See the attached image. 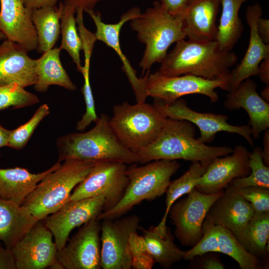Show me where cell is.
<instances>
[{"label":"cell","mask_w":269,"mask_h":269,"mask_svg":"<svg viewBox=\"0 0 269 269\" xmlns=\"http://www.w3.org/2000/svg\"><path fill=\"white\" fill-rule=\"evenodd\" d=\"M213 252L219 253L216 226L204 221L202 238L190 250L185 251L183 260L191 261L197 256Z\"/></svg>","instance_id":"8d00e7d4"},{"label":"cell","mask_w":269,"mask_h":269,"mask_svg":"<svg viewBox=\"0 0 269 269\" xmlns=\"http://www.w3.org/2000/svg\"><path fill=\"white\" fill-rule=\"evenodd\" d=\"M221 0H190L183 17V29L188 39L216 40L217 15Z\"/></svg>","instance_id":"603a6c76"},{"label":"cell","mask_w":269,"mask_h":269,"mask_svg":"<svg viewBox=\"0 0 269 269\" xmlns=\"http://www.w3.org/2000/svg\"><path fill=\"white\" fill-rule=\"evenodd\" d=\"M5 38V36L0 31V40Z\"/></svg>","instance_id":"816d5d0a"},{"label":"cell","mask_w":269,"mask_h":269,"mask_svg":"<svg viewBox=\"0 0 269 269\" xmlns=\"http://www.w3.org/2000/svg\"><path fill=\"white\" fill-rule=\"evenodd\" d=\"M269 238V212L255 213L249 222L239 242L257 258L267 255Z\"/></svg>","instance_id":"4dcf8cb0"},{"label":"cell","mask_w":269,"mask_h":269,"mask_svg":"<svg viewBox=\"0 0 269 269\" xmlns=\"http://www.w3.org/2000/svg\"><path fill=\"white\" fill-rule=\"evenodd\" d=\"M75 9L65 5L61 18L60 32L62 39L59 48L66 50L76 66L77 71L82 73V66L80 53L82 49V41L76 25L74 16Z\"/></svg>","instance_id":"1f68e13d"},{"label":"cell","mask_w":269,"mask_h":269,"mask_svg":"<svg viewBox=\"0 0 269 269\" xmlns=\"http://www.w3.org/2000/svg\"><path fill=\"white\" fill-rule=\"evenodd\" d=\"M39 102L36 95L17 85L0 86V110L10 107L22 108Z\"/></svg>","instance_id":"e575fe53"},{"label":"cell","mask_w":269,"mask_h":269,"mask_svg":"<svg viewBox=\"0 0 269 269\" xmlns=\"http://www.w3.org/2000/svg\"><path fill=\"white\" fill-rule=\"evenodd\" d=\"M237 189L240 194L251 204L254 213L269 212V188L248 186Z\"/></svg>","instance_id":"74e56055"},{"label":"cell","mask_w":269,"mask_h":269,"mask_svg":"<svg viewBox=\"0 0 269 269\" xmlns=\"http://www.w3.org/2000/svg\"><path fill=\"white\" fill-rule=\"evenodd\" d=\"M11 130L3 128L0 124V148L8 146Z\"/></svg>","instance_id":"681fc988"},{"label":"cell","mask_w":269,"mask_h":269,"mask_svg":"<svg viewBox=\"0 0 269 269\" xmlns=\"http://www.w3.org/2000/svg\"><path fill=\"white\" fill-rule=\"evenodd\" d=\"M84 77V84L81 89L86 104V111L81 119L77 124L76 129L79 131H83L92 122L95 123L98 120L94 100L90 82V75L88 72L82 73Z\"/></svg>","instance_id":"f35d334b"},{"label":"cell","mask_w":269,"mask_h":269,"mask_svg":"<svg viewBox=\"0 0 269 269\" xmlns=\"http://www.w3.org/2000/svg\"><path fill=\"white\" fill-rule=\"evenodd\" d=\"M138 166L130 164L126 174L128 183L121 200L97 219L113 220L123 216L144 200H153L166 193L171 178L180 167L176 160L159 159Z\"/></svg>","instance_id":"277c9868"},{"label":"cell","mask_w":269,"mask_h":269,"mask_svg":"<svg viewBox=\"0 0 269 269\" xmlns=\"http://www.w3.org/2000/svg\"><path fill=\"white\" fill-rule=\"evenodd\" d=\"M96 163L75 159L64 161L38 183L22 205L37 220H44L70 201L74 188Z\"/></svg>","instance_id":"8992f818"},{"label":"cell","mask_w":269,"mask_h":269,"mask_svg":"<svg viewBox=\"0 0 269 269\" xmlns=\"http://www.w3.org/2000/svg\"><path fill=\"white\" fill-rule=\"evenodd\" d=\"M127 164L118 162H97L91 171L73 190L70 201L103 195V212L114 207L122 199L128 183Z\"/></svg>","instance_id":"9c48e42d"},{"label":"cell","mask_w":269,"mask_h":269,"mask_svg":"<svg viewBox=\"0 0 269 269\" xmlns=\"http://www.w3.org/2000/svg\"><path fill=\"white\" fill-rule=\"evenodd\" d=\"M21 45L5 40L0 45V86L15 84L22 88L36 81V60Z\"/></svg>","instance_id":"7402d4cb"},{"label":"cell","mask_w":269,"mask_h":269,"mask_svg":"<svg viewBox=\"0 0 269 269\" xmlns=\"http://www.w3.org/2000/svg\"><path fill=\"white\" fill-rule=\"evenodd\" d=\"M201 257L199 264L196 266L197 269H223L225 266L221 260L213 255L199 256Z\"/></svg>","instance_id":"b9f144b4"},{"label":"cell","mask_w":269,"mask_h":269,"mask_svg":"<svg viewBox=\"0 0 269 269\" xmlns=\"http://www.w3.org/2000/svg\"><path fill=\"white\" fill-rule=\"evenodd\" d=\"M250 173L235 178L227 185L237 189L248 186H261L269 188V166L266 165L262 155V148L256 146L249 152Z\"/></svg>","instance_id":"836d02e7"},{"label":"cell","mask_w":269,"mask_h":269,"mask_svg":"<svg viewBox=\"0 0 269 269\" xmlns=\"http://www.w3.org/2000/svg\"><path fill=\"white\" fill-rule=\"evenodd\" d=\"M216 226L219 253L231 257L241 269H257L260 262L256 257L248 252L228 229Z\"/></svg>","instance_id":"d6a6232c"},{"label":"cell","mask_w":269,"mask_h":269,"mask_svg":"<svg viewBox=\"0 0 269 269\" xmlns=\"http://www.w3.org/2000/svg\"><path fill=\"white\" fill-rule=\"evenodd\" d=\"M166 119L153 105L126 101L113 106L110 124L121 143L134 152L156 139Z\"/></svg>","instance_id":"52a82bcc"},{"label":"cell","mask_w":269,"mask_h":269,"mask_svg":"<svg viewBox=\"0 0 269 269\" xmlns=\"http://www.w3.org/2000/svg\"></svg>","instance_id":"f5cc1de1"},{"label":"cell","mask_w":269,"mask_h":269,"mask_svg":"<svg viewBox=\"0 0 269 269\" xmlns=\"http://www.w3.org/2000/svg\"><path fill=\"white\" fill-rule=\"evenodd\" d=\"M183 21V17L170 15L158 1L130 21L131 28L136 32L139 41L145 45L139 63L142 75L149 72L154 63L162 61L173 43L186 38Z\"/></svg>","instance_id":"5b68a950"},{"label":"cell","mask_w":269,"mask_h":269,"mask_svg":"<svg viewBox=\"0 0 269 269\" xmlns=\"http://www.w3.org/2000/svg\"><path fill=\"white\" fill-rule=\"evenodd\" d=\"M262 98L266 102L269 103V86H266L263 89L260 95Z\"/></svg>","instance_id":"f907efd6"},{"label":"cell","mask_w":269,"mask_h":269,"mask_svg":"<svg viewBox=\"0 0 269 269\" xmlns=\"http://www.w3.org/2000/svg\"><path fill=\"white\" fill-rule=\"evenodd\" d=\"M249 151L244 145H236L230 154L215 158L197 180L195 189L204 194L224 190L233 179L248 175Z\"/></svg>","instance_id":"2e32d148"},{"label":"cell","mask_w":269,"mask_h":269,"mask_svg":"<svg viewBox=\"0 0 269 269\" xmlns=\"http://www.w3.org/2000/svg\"><path fill=\"white\" fill-rule=\"evenodd\" d=\"M136 215L101 221V267L103 269H131L129 248L131 234L139 230Z\"/></svg>","instance_id":"7c38bea8"},{"label":"cell","mask_w":269,"mask_h":269,"mask_svg":"<svg viewBox=\"0 0 269 269\" xmlns=\"http://www.w3.org/2000/svg\"><path fill=\"white\" fill-rule=\"evenodd\" d=\"M52 237L44 220H38L11 249L16 269L49 268L58 251Z\"/></svg>","instance_id":"9a60e30c"},{"label":"cell","mask_w":269,"mask_h":269,"mask_svg":"<svg viewBox=\"0 0 269 269\" xmlns=\"http://www.w3.org/2000/svg\"><path fill=\"white\" fill-rule=\"evenodd\" d=\"M102 0H64V4L75 9L81 8L87 12L94 9L96 4Z\"/></svg>","instance_id":"ee69618b"},{"label":"cell","mask_w":269,"mask_h":269,"mask_svg":"<svg viewBox=\"0 0 269 269\" xmlns=\"http://www.w3.org/2000/svg\"><path fill=\"white\" fill-rule=\"evenodd\" d=\"M105 200V196L101 195L69 201L43 220L53 235L57 250L65 246L74 229L97 219L103 211Z\"/></svg>","instance_id":"5bb4252c"},{"label":"cell","mask_w":269,"mask_h":269,"mask_svg":"<svg viewBox=\"0 0 269 269\" xmlns=\"http://www.w3.org/2000/svg\"><path fill=\"white\" fill-rule=\"evenodd\" d=\"M22 205L0 198V241L11 250L38 221Z\"/></svg>","instance_id":"d4e9b609"},{"label":"cell","mask_w":269,"mask_h":269,"mask_svg":"<svg viewBox=\"0 0 269 269\" xmlns=\"http://www.w3.org/2000/svg\"><path fill=\"white\" fill-rule=\"evenodd\" d=\"M254 214L251 204L230 185L210 208L205 221L228 229L240 242Z\"/></svg>","instance_id":"e0dca14e"},{"label":"cell","mask_w":269,"mask_h":269,"mask_svg":"<svg viewBox=\"0 0 269 269\" xmlns=\"http://www.w3.org/2000/svg\"><path fill=\"white\" fill-rule=\"evenodd\" d=\"M262 155L264 162L267 166L269 165V129L264 131Z\"/></svg>","instance_id":"c3c4849f"},{"label":"cell","mask_w":269,"mask_h":269,"mask_svg":"<svg viewBox=\"0 0 269 269\" xmlns=\"http://www.w3.org/2000/svg\"><path fill=\"white\" fill-rule=\"evenodd\" d=\"M61 164L58 160L49 169L37 174L19 167L0 168V198L22 205L38 183Z\"/></svg>","instance_id":"cb8c5ba5"},{"label":"cell","mask_w":269,"mask_h":269,"mask_svg":"<svg viewBox=\"0 0 269 269\" xmlns=\"http://www.w3.org/2000/svg\"><path fill=\"white\" fill-rule=\"evenodd\" d=\"M58 161L75 159L85 161L139 163L138 156L119 140L110 124L108 115L102 114L95 126L84 133H72L56 141Z\"/></svg>","instance_id":"3957f363"},{"label":"cell","mask_w":269,"mask_h":269,"mask_svg":"<svg viewBox=\"0 0 269 269\" xmlns=\"http://www.w3.org/2000/svg\"><path fill=\"white\" fill-rule=\"evenodd\" d=\"M238 57L220 48L216 40H180L160 63L158 71L166 75L191 74L209 80L227 81Z\"/></svg>","instance_id":"6da1fadb"},{"label":"cell","mask_w":269,"mask_h":269,"mask_svg":"<svg viewBox=\"0 0 269 269\" xmlns=\"http://www.w3.org/2000/svg\"><path fill=\"white\" fill-rule=\"evenodd\" d=\"M211 161L193 162L181 176L171 181L165 193V212L160 222L157 225L158 227L162 229L167 227L166 220L171 207L181 196L187 194L195 188L197 180L205 172Z\"/></svg>","instance_id":"f546056e"},{"label":"cell","mask_w":269,"mask_h":269,"mask_svg":"<svg viewBox=\"0 0 269 269\" xmlns=\"http://www.w3.org/2000/svg\"><path fill=\"white\" fill-rule=\"evenodd\" d=\"M145 240L147 252L165 269H170L184 259L185 251L181 250L173 241L168 228L161 229L151 226L148 229L139 227Z\"/></svg>","instance_id":"484cf974"},{"label":"cell","mask_w":269,"mask_h":269,"mask_svg":"<svg viewBox=\"0 0 269 269\" xmlns=\"http://www.w3.org/2000/svg\"><path fill=\"white\" fill-rule=\"evenodd\" d=\"M64 7L45 6L32 10L31 20L37 37V51L43 53L53 48L60 33V20Z\"/></svg>","instance_id":"83f0119b"},{"label":"cell","mask_w":269,"mask_h":269,"mask_svg":"<svg viewBox=\"0 0 269 269\" xmlns=\"http://www.w3.org/2000/svg\"><path fill=\"white\" fill-rule=\"evenodd\" d=\"M145 91L147 96L165 101H172L191 94L208 97L211 103L219 100L217 88L225 90L227 81L223 79L209 80L191 74L168 76L158 70L147 72Z\"/></svg>","instance_id":"8fae6325"},{"label":"cell","mask_w":269,"mask_h":269,"mask_svg":"<svg viewBox=\"0 0 269 269\" xmlns=\"http://www.w3.org/2000/svg\"><path fill=\"white\" fill-rule=\"evenodd\" d=\"M129 248L132 259L148 253L145 240L137 232L132 233L129 238Z\"/></svg>","instance_id":"60d3db41"},{"label":"cell","mask_w":269,"mask_h":269,"mask_svg":"<svg viewBox=\"0 0 269 269\" xmlns=\"http://www.w3.org/2000/svg\"><path fill=\"white\" fill-rule=\"evenodd\" d=\"M257 85L250 78L242 82L233 91L228 92L223 105L230 111L242 108L250 118L253 139L269 128V103L257 91Z\"/></svg>","instance_id":"44dd1931"},{"label":"cell","mask_w":269,"mask_h":269,"mask_svg":"<svg viewBox=\"0 0 269 269\" xmlns=\"http://www.w3.org/2000/svg\"><path fill=\"white\" fill-rule=\"evenodd\" d=\"M257 30L261 40L266 44H269V20L267 18H259L257 22Z\"/></svg>","instance_id":"f6af8a7d"},{"label":"cell","mask_w":269,"mask_h":269,"mask_svg":"<svg viewBox=\"0 0 269 269\" xmlns=\"http://www.w3.org/2000/svg\"><path fill=\"white\" fill-rule=\"evenodd\" d=\"M162 7L173 16L184 17L190 0H158Z\"/></svg>","instance_id":"ab89813d"},{"label":"cell","mask_w":269,"mask_h":269,"mask_svg":"<svg viewBox=\"0 0 269 269\" xmlns=\"http://www.w3.org/2000/svg\"><path fill=\"white\" fill-rule=\"evenodd\" d=\"M49 113L50 110L47 104L41 105L27 122L11 130L8 146L15 149L23 148L39 123Z\"/></svg>","instance_id":"d590c367"},{"label":"cell","mask_w":269,"mask_h":269,"mask_svg":"<svg viewBox=\"0 0 269 269\" xmlns=\"http://www.w3.org/2000/svg\"><path fill=\"white\" fill-rule=\"evenodd\" d=\"M25 5L31 10L45 6H55L58 0H23Z\"/></svg>","instance_id":"7dc6e473"},{"label":"cell","mask_w":269,"mask_h":269,"mask_svg":"<svg viewBox=\"0 0 269 269\" xmlns=\"http://www.w3.org/2000/svg\"><path fill=\"white\" fill-rule=\"evenodd\" d=\"M195 134V129L191 123L167 118L156 139L134 152L138 156L139 163L143 164L159 159L211 161L228 155L233 150L230 146L207 145L196 138Z\"/></svg>","instance_id":"7a4b0ae2"},{"label":"cell","mask_w":269,"mask_h":269,"mask_svg":"<svg viewBox=\"0 0 269 269\" xmlns=\"http://www.w3.org/2000/svg\"><path fill=\"white\" fill-rule=\"evenodd\" d=\"M0 269H16L11 250L6 248L0 241Z\"/></svg>","instance_id":"7bdbcfd3"},{"label":"cell","mask_w":269,"mask_h":269,"mask_svg":"<svg viewBox=\"0 0 269 269\" xmlns=\"http://www.w3.org/2000/svg\"><path fill=\"white\" fill-rule=\"evenodd\" d=\"M224 190L208 194L194 188L172 205L168 216L175 226L174 235L182 245L192 247L201 239L206 216Z\"/></svg>","instance_id":"30bf717a"},{"label":"cell","mask_w":269,"mask_h":269,"mask_svg":"<svg viewBox=\"0 0 269 269\" xmlns=\"http://www.w3.org/2000/svg\"><path fill=\"white\" fill-rule=\"evenodd\" d=\"M101 221L94 219L82 226L58 250L56 260L64 269H100Z\"/></svg>","instance_id":"4fadbf2b"},{"label":"cell","mask_w":269,"mask_h":269,"mask_svg":"<svg viewBox=\"0 0 269 269\" xmlns=\"http://www.w3.org/2000/svg\"><path fill=\"white\" fill-rule=\"evenodd\" d=\"M153 105L166 118L187 121L197 126L200 132L197 139L202 143H209L217 133L225 132L241 135L252 147L254 146L250 126L231 125L227 121L229 117L226 115L196 112L190 109L186 101L181 98L172 101L154 99Z\"/></svg>","instance_id":"ba28073f"},{"label":"cell","mask_w":269,"mask_h":269,"mask_svg":"<svg viewBox=\"0 0 269 269\" xmlns=\"http://www.w3.org/2000/svg\"><path fill=\"white\" fill-rule=\"evenodd\" d=\"M248 0H221V15L216 41L221 49L232 50L244 31L239 13L242 4Z\"/></svg>","instance_id":"f1b7e54d"},{"label":"cell","mask_w":269,"mask_h":269,"mask_svg":"<svg viewBox=\"0 0 269 269\" xmlns=\"http://www.w3.org/2000/svg\"><path fill=\"white\" fill-rule=\"evenodd\" d=\"M262 8L259 3L249 5L246 19L250 27V39L248 49L241 62L230 70L225 91L231 92L245 80L258 76L261 62L269 56V44L260 38L257 30V22L262 16Z\"/></svg>","instance_id":"d6986e66"},{"label":"cell","mask_w":269,"mask_h":269,"mask_svg":"<svg viewBox=\"0 0 269 269\" xmlns=\"http://www.w3.org/2000/svg\"><path fill=\"white\" fill-rule=\"evenodd\" d=\"M258 76L263 83L269 86V56L260 63Z\"/></svg>","instance_id":"bcb514c9"},{"label":"cell","mask_w":269,"mask_h":269,"mask_svg":"<svg viewBox=\"0 0 269 269\" xmlns=\"http://www.w3.org/2000/svg\"><path fill=\"white\" fill-rule=\"evenodd\" d=\"M61 49L53 48L43 53L36 60V81L33 85L35 90L41 93L47 91L51 85H57L69 91L76 90L63 67L60 59Z\"/></svg>","instance_id":"4316f807"},{"label":"cell","mask_w":269,"mask_h":269,"mask_svg":"<svg viewBox=\"0 0 269 269\" xmlns=\"http://www.w3.org/2000/svg\"><path fill=\"white\" fill-rule=\"evenodd\" d=\"M87 12L92 17L96 27L94 33L97 40L102 41L114 49L120 57L123 64L122 69L125 73L133 88L137 102H145L147 96L145 91V82L146 74L138 78L135 70L133 68L129 61L123 54L120 46V33L123 25L127 21L138 17L141 14L140 9L134 7L123 13L119 21L114 24H108L102 20V15L99 11L94 9Z\"/></svg>","instance_id":"ac0fdd59"},{"label":"cell","mask_w":269,"mask_h":269,"mask_svg":"<svg viewBox=\"0 0 269 269\" xmlns=\"http://www.w3.org/2000/svg\"><path fill=\"white\" fill-rule=\"evenodd\" d=\"M0 31L6 39L23 47L27 52L37 50L36 30L31 20L32 10L23 0H0Z\"/></svg>","instance_id":"ffe728a7"}]
</instances>
